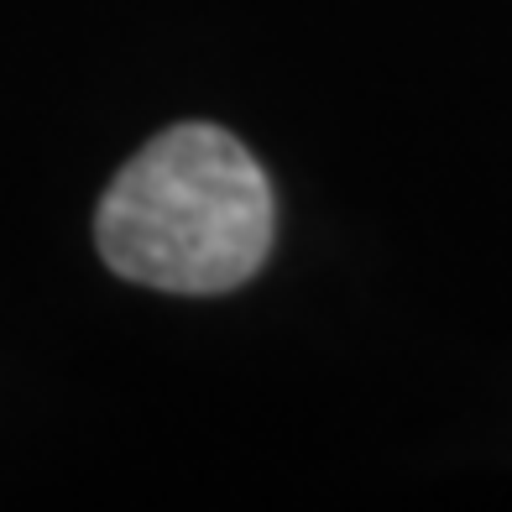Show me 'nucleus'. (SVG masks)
Returning <instances> with one entry per match:
<instances>
[{
	"label": "nucleus",
	"mask_w": 512,
	"mask_h": 512,
	"mask_svg": "<svg viewBox=\"0 0 512 512\" xmlns=\"http://www.w3.org/2000/svg\"><path fill=\"white\" fill-rule=\"evenodd\" d=\"M110 272L157 293H230L272 251V183L220 126H173L100 199Z\"/></svg>",
	"instance_id": "nucleus-1"
}]
</instances>
